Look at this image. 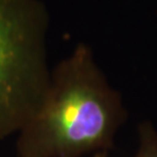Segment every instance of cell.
<instances>
[{"mask_svg": "<svg viewBox=\"0 0 157 157\" xmlns=\"http://www.w3.org/2000/svg\"><path fill=\"white\" fill-rule=\"evenodd\" d=\"M89 157H108V152L107 151H100V152H97V154L92 155V156H89Z\"/></svg>", "mask_w": 157, "mask_h": 157, "instance_id": "277c9868", "label": "cell"}, {"mask_svg": "<svg viewBox=\"0 0 157 157\" xmlns=\"http://www.w3.org/2000/svg\"><path fill=\"white\" fill-rule=\"evenodd\" d=\"M127 109L91 47L78 43L51 70L44 98L17 133V157H89L107 151Z\"/></svg>", "mask_w": 157, "mask_h": 157, "instance_id": "6da1fadb", "label": "cell"}, {"mask_svg": "<svg viewBox=\"0 0 157 157\" xmlns=\"http://www.w3.org/2000/svg\"><path fill=\"white\" fill-rule=\"evenodd\" d=\"M49 22L42 0H0V141L22 129L48 90Z\"/></svg>", "mask_w": 157, "mask_h": 157, "instance_id": "7a4b0ae2", "label": "cell"}, {"mask_svg": "<svg viewBox=\"0 0 157 157\" xmlns=\"http://www.w3.org/2000/svg\"><path fill=\"white\" fill-rule=\"evenodd\" d=\"M139 146L134 157H157V129L149 121H142L137 127Z\"/></svg>", "mask_w": 157, "mask_h": 157, "instance_id": "3957f363", "label": "cell"}]
</instances>
